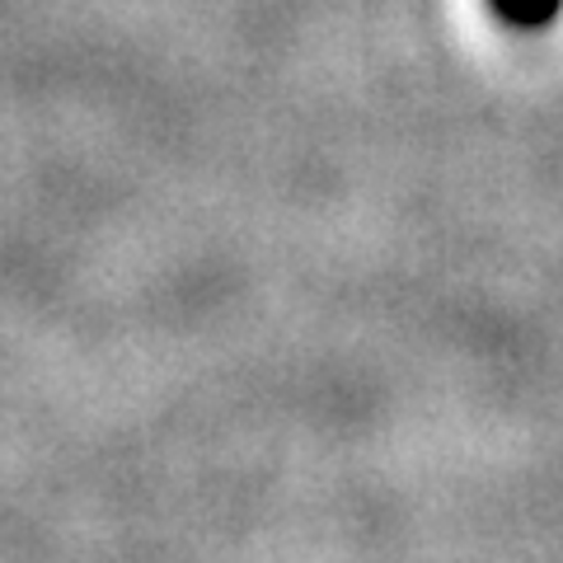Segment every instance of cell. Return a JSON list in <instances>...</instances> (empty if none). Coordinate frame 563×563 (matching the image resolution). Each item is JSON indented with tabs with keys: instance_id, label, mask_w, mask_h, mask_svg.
<instances>
[{
	"instance_id": "cell-1",
	"label": "cell",
	"mask_w": 563,
	"mask_h": 563,
	"mask_svg": "<svg viewBox=\"0 0 563 563\" xmlns=\"http://www.w3.org/2000/svg\"><path fill=\"white\" fill-rule=\"evenodd\" d=\"M507 29H550L563 14V0H488Z\"/></svg>"
}]
</instances>
